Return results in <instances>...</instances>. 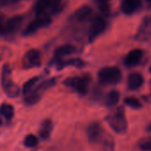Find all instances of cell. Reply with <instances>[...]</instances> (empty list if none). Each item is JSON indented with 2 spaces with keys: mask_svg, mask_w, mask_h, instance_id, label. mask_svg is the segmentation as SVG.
<instances>
[{
  "mask_svg": "<svg viewBox=\"0 0 151 151\" xmlns=\"http://www.w3.org/2000/svg\"><path fill=\"white\" fill-rule=\"evenodd\" d=\"M1 86H2V88H3L5 93L9 98H16L22 93L20 86L13 81L12 69H11L9 64H5L2 68Z\"/></svg>",
  "mask_w": 151,
  "mask_h": 151,
  "instance_id": "cell-1",
  "label": "cell"
},
{
  "mask_svg": "<svg viewBox=\"0 0 151 151\" xmlns=\"http://www.w3.org/2000/svg\"><path fill=\"white\" fill-rule=\"evenodd\" d=\"M106 121L110 128L116 133H124L127 130V120L122 106L116 108L106 116Z\"/></svg>",
  "mask_w": 151,
  "mask_h": 151,
  "instance_id": "cell-2",
  "label": "cell"
},
{
  "mask_svg": "<svg viewBox=\"0 0 151 151\" xmlns=\"http://www.w3.org/2000/svg\"><path fill=\"white\" fill-rule=\"evenodd\" d=\"M92 80V77L89 74H84L82 76L68 78L64 81V85L72 88L80 95H86L89 91V86Z\"/></svg>",
  "mask_w": 151,
  "mask_h": 151,
  "instance_id": "cell-3",
  "label": "cell"
},
{
  "mask_svg": "<svg viewBox=\"0 0 151 151\" xmlns=\"http://www.w3.org/2000/svg\"><path fill=\"white\" fill-rule=\"evenodd\" d=\"M98 79L102 85H116L122 79V73L116 66L104 67L98 72Z\"/></svg>",
  "mask_w": 151,
  "mask_h": 151,
  "instance_id": "cell-4",
  "label": "cell"
},
{
  "mask_svg": "<svg viewBox=\"0 0 151 151\" xmlns=\"http://www.w3.org/2000/svg\"><path fill=\"white\" fill-rule=\"evenodd\" d=\"M62 0H36L33 9L35 14H57L61 9Z\"/></svg>",
  "mask_w": 151,
  "mask_h": 151,
  "instance_id": "cell-5",
  "label": "cell"
},
{
  "mask_svg": "<svg viewBox=\"0 0 151 151\" xmlns=\"http://www.w3.org/2000/svg\"><path fill=\"white\" fill-rule=\"evenodd\" d=\"M22 22L23 17L21 15L14 16L6 21L0 18V35L8 37L14 36L21 29Z\"/></svg>",
  "mask_w": 151,
  "mask_h": 151,
  "instance_id": "cell-6",
  "label": "cell"
},
{
  "mask_svg": "<svg viewBox=\"0 0 151 151\" xmlns=\"http://www.w3.org/2000/svg\"><path fill=\"white\" fill-rule=\"evenodd\" d=\"M87 136L89 141L93 145L103 144L105 147L109 146V141L106 139L105 137V131L97 122H93L89 124L87 128Z\"/></svg>",
  "mask_w": 151,
  "mask_h": 151,
  "instance_id": "cell-7",
  "label": "cell"
},
{
  "mask_svg": "<svg viewBox=\"0 0 151 151\" xmlns=\"http://www.w3.org/2000/svg\"><path fill=\"white\" fill-rule=\"evenodd\" d=\"M52 22L51 15L49 14H37V17L25 28L23 30V36L29 37L35 34L40 29L47 27Z\"/></svg>",
  "mask_w": 151,
  "mask_h": 151,
  "instance_id": "cell-8",
  "label": "cell"
},
{
  "mask_svg": "<svg viewBox=\"0 0 151 151\" xmlns=\"http://www.w3.org/2000/svg\"><path fill=\"white\" fill-rule=\"evenodd\" d=\"M107 27H108V23L102 16H95L92 20L88 29L89 43L94 42L96 38L106 30Z\"/></svg>",
  "mask_w": 151,
  "mask_h": 151,
  "instance_id": "cell-9",
  "label": "cell"
},
{
  "mask_svg": "<svg viewBox=\"0 0 151 151\" xmlns=\"http://www.w3.org/2000/svg\"><path fill=\"white\" fill-rule=\"evenodd\" d=\"M42 61V53L39 50L30 49L25 52L22 57V68L24 69H29L33 68L40 67Z\"/></svg>",
  "mask_w": 151,
  "mask_h": 151,
  "instance_id": "cell-10",
  "label": "cell"
},
{
  "mask_svg": "<svg viewBox=\"0 0 151 151\" xmlns=\"http://www.w3.org/2000/svg\"><path fill=\"white\" fill-rule=\"evenodd\" d=\"M55 66L58 70L63 69L67 67H75V68H84L86 66V61L81 58H68V59H53L50 62V66Z\"/></svg>",
  "mask_w": 151,
  "mask_h": 151,
  "instance_id": "cell-11",
  "label": "cell"
},
{
  "mask_svg": "<svg viewBox=\"0 0 151 151\" xmlns=\"http://www.w3.org/2000/svg\"><path fill=\"white\" fill-rule=\"evenodd\" d=\"M143 56H144V52L141 49H139V48L133 49V50L130 51L127 53V55L125 56L124 64L128 68L134 67L140 62Z\"/></svg>",
  "mask_w": 151,
  "mask_h": 151,
  "instance_id": "cell-12",
  "label": "cell"
},
{
  "mask_svg": "<svg viewBox=\"0 0 151 151\" xmlns=\"http://www.w3.org/2000/svg\"><path fill=\"white\" fill-rule=\"evenodd\" d=\"M140 6L141 0H122L120 5L121 11L126 15H131L136 13Z\"/></svg>",
  "mask_w": 151,
  "mask_h": 151,
  "instance_id": "cell-13",
  "label": "cell"
},
{
  "mask_svg": "<svg viewBox=\"0 0 151 151\" xmlns=\"http://www.w3.org/2000/svg\"><path fill=\"white\" fill-rule=\"evenodd\" d=\"M144 84L143 76L139 72H132L128 76L127 87L131 91L139 90Z\"/></svg>",
  "mask_w": 151,
  "mask_h": 151,
  "instance_id": "cell-14",
  "label": "cell"
},
{
  "mask_svg": "<svg viewBox=\"0 0 151 151\" xmlns=\"http://www.w3.org/2000/svg\"><path fill=\"white\" fill-rule=\"evenodd\" d=\"M78 52V49L76 46L70 44H66L63 45L59 46L54 52V58L53 59H61L65 56L76 53Z\"/></svg>",
  "mask_w": 151,
  "mask_h": 151,
  "instance_id": "cell-15",
  "label": "cell"
},
{
  "mask_svg": "<svg viewBox=\"0 0 151 151\" xmlns=\"http://www.w3.org/2000/svg\"><path fill=\"white\" fill-rule=\"evenodd\" d=\"M93 14V10L88 6H84L78 8L73 14V19L78 22H83L88 20Z\"/></svg>",
  "mask_w": 151,
  "mask_h": 151,
  "instance_id": "cell-16",
  "label": "cell"
},
{
  "mask_svg": "<svg viewBox=\"0 0 151 151\" xmlns=\"http://www.w3.org/2000/svg\"><path fill=\"white\" fill-rule=\"evenodd\" d=\"M151 34V17H146L142 23L141 26L139 29V31L136 35V38L139 40H143L146 39L147 36Z\"/></svg>",
  "mask_w": 151,
  "mask_h": 151,
  "instance_id": "cell-17",
  "label": "cell"
},
{
  "mask_svg": "<svg viewBox=\"0 0 151 151\" xmlns=\"http://www.w3.org/2000/svg\"><path fill=\"white\" fill-rule=\"evenodd\" d=\"M53 128V123L52 121V119L50 118H46L45 119L42 123L41 125L39 127V136L43 139H47L50 138L52 131Z\"/></svg>",
  "mask_w": 151,
  "mask_h": 151,
  "instance_id": "cell-18",
  "label": "cell"
},
{
  "mask_svg": "<svg viewBox=\"0 0 151 151\" xmlns=\"http://www.w3.org/2000/svg\"><path fill=\"white\" fill-rule=\"evenodd\" d=\"M120 100V93L116 90H112L108 93V94L105 96L104 99V104L105 106L109 108H112L116 106Z\"/></svg>",
  "mask_w": 151,
  "mask_h": 151,
  "instance_id": "cell-19",
  "label": "cell"
},
{
  "mask_svg": "<svg viewBox=\"0 0 151 151\" xmlns=\"http://www.w3.org/2000/svg\"><path fill=\"white\" fill-rule=\"evenodd\" d=\"M0 115L6 120H11L14 116V108L9 103H3L0 105Z\"/></svg>",
  "mask_w": 151,
  "mask_h": 151,
  "instance_id": "cell-20",
  "label": "cell"
},
{
  "mask_svg": "<svg viewBox=\"0 0 151 151\" xmlns=\"http://www.w3.org/2000/svg\"><path fill=\"white\" fill-rule=\"evenodd\" d=\"M42 78V77H34L30 79H29L27 82H25V84L23 85L22 87V93L25 95L29 94L30 92H32L34 90V88L37 86V83L40 81V79Z\"/></svg>",
  "mask_w": 151,
  "mask_h": 151,
  "instance_id": "cell-21",
  "label": "cell"
},
{
  "mask_svg": "<svg viewBox=\"0 0 151 151\" xmlns=\"http://www.w3.org/2000/svg\"><path fill=\"white\" fill-rule=\"evenodd\" d=\"M41 96H42V95H40L39 93H37L32 91V92H30L29 94L25 95V97H24V103H25L26 105H28V106L35 105V104H37V103L40 101Z\"/></svg>",
  "mask_w": 151,
  "mask_h": 151,
  "instance_id": "cell-22",
  "label": "cell"
},
{
  "mask_svg": "<svg viewBox=\"0 0 151 151\" xmlns=\"http://www.w3.org/2000/svg\"><path fill=\"white\" fill-rule=\"evenodd\" d=\"M95 2L100 9L101 13L103 15L108 16L110 14V6H109V0H95Z\"/></svg>",
  "mask_w": 151,
  "mask_h": 151,
  "instance_id": "cell-23",
  "label": "cell"
},
{
  "mask_svg": "<svg viewBox=\"0 0 151 151\" xmlns=\"http://www.w3.org/2000/svg\"><path fill=\"white\" fill-rule=\"evenodd\" d=\"M124 102L125 105H127L128 107L133 109H139L142 108V104L139 101V99L135 98V97H126L124 100Z\"/></svg>",
  "mask_w": 151,
  "mask_h": 151,
  "instance_id": "cell-24",
  "label": "cell"
},
{
  "mask_svg": "<svg viewBox=\"0 0 151 151\" xmlns=\"http://www.w3.org/2000/svg\"><path fill=\"white\" fill-rule=\"evenodd\" d=\"M37 143H38V139L37 136L32 133L28 134L23 139V145L26 147H34L37 145Z\"/></svg>",
  "mask_w": 151,
  "mask_h": 151,
  "instance_id": "cell-25",
  "label": "cell"
},
{
  "mask_svg": "<svg viewBox=\"0 0 151 151\" xmlns=\"http://www.w3.org/2000/svg\"><path fill=\"white\" fill-rule=\"evenodd\" d=\"M139 147L145 151H151V138H147L139 142Z\"/></svg>",
  "mask_w": 151,
  "mask_h": 151,
  "instance_id": "cell-26",
  "label": "cell"
},
{
  "mask_svg": "<svg viewBox=\"0 0 151 151\" xmlns=\"http://www.w3.org/2000/svg\"><path fill=\"white\" fill-rule=\"evenodd\" d=\"M146 130H147V132H151V123H150V124H149L147 126V129H146Z\"/></svg>",
  "mask_w": 151,
  "mask_h": 151,
  "instance_id": "cell-27",
  "label": "cell"
},
{
  "mask_svg": "<svg viewBox=\"0 0 151 151\" xmlns=\"http://www.w3.org/2000/svg\"><path fill=\"white\" fill-rule=\"evenodd\" d=\"M3 124V120H2V118L0 117V126H1V124Z\"/></svg>",
  "mask_w": 151,
  "mask_h": 151,
  "instance_id": "cell-28",
  "label": "cell"
},
{
  "mask_svg": "<svg viewBox=\"0 0 151 151\" xmlns=\"http://www.w3.org/2000/svg\"><path fill=\"white\" fill-rule=\"evenodd\" d=\"M148 70H149V72H150V73H151V66H150V67H149V69H148Z\"/></svg>",
  "mask_w": 151,
  "mask_h": 151,
  "instance_id": "cell-29",
  "label": "cell"
},
{
  "mask_svg": "<svg viewBox=\"0 0 151 151\" xmlns=\"http://www.w3.org/2000/svg\"><path fill=\"white\" fill-rule=\"evenodd\" d=\"M147 1L148 3H151V0H147Z\"/></svg>",
  "mask_w": 151,
  "mask_h": 151,
  "instance_id": "cell-30",
  "label": "cell"
}]
</instances>
